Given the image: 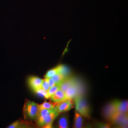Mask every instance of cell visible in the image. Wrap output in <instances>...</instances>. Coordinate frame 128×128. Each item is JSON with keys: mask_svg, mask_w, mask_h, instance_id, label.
I'll use <instances>...</instances> for the list:
<instances>
[{"mask_svg": "<svg viewBox=\"0 0 128 128\" xmlns=\"http://www.w3.org/2000/svg\"><path fill=\"white\" fill-rule=\"evenodd\" d=\"M67 77V76H65L61 73H58L54 76L51 78H52L54 80L56 83V86H59L62 82Z\"/></svg>", "mask_w": 128, "mask_h": 128, "instance_id": "5bb4252c", "label": "cell"}, {"mask_svg": "<svg viewBox=\"0 0 128 128\" xmlns=\"http://www.w3.org/2000/svg\"><path fill=\"white\" fill-rule=\"evenodd\" d=\"M48 82L50 88L53 87V86H56L55 82L52 78H48Z\"/></svg>", "mask_w": 128, "mask_h": 128, "instance_id": "44dd1931", "label": "cell"}, {"mask_svg": "<svg viewBox=\"0 0 128 128\" xmlns=\"http://www.w3.org/2000/svg\"><path fill=\"white\" fill-rule=\"evenodd\" d=\"M60 89L59 86H55L51 88H50L48 91V96L50 98V96L52 94H54L58 90Z\"/></svg>", "mask_w": 128, "mask_h": 128, "instance_id": "e0dca14e", "label": "cell"}, {"mask_svg": "<svg viewBox=\"0 0 128 128\" xmlns=\"http://www.w3.org/2000/svg\"><path fill=\"white\" fill-rule=\"evenodd\" d=\"M44 80L36 76H31L28 78V84L32 90L34 92H36L41 89Z\"/></svg>", "mask_w": 128, "mask_h": 128, "instance_id": "52a82bcc", "label": "cell"}, {"mask_svg": "<svg viewBox=\"0 0 128 128\" xmlns=\"http://www.w3.org/2000/svg\"><path fill=\"white\" fill-rule=\"evenodd\" d=\"M99 127L102 128H108L110 127V125L108 124H100Z\"/></svg>", "mask_w": 128, "mask_h": 128, "instance_id": "7402d4cb", "label": "cell"}, {"mask_svg": "<svg viewBox=\"0 0 128 128\" xmlns=\"http://www.w3.org/2000/svg\"><path fill=\"white\" fill-rule=\"evenodd\" d=\"M24 111L27 116L31 118H36L40 111L38 104L27 100L24 106Z\"/></svg>", "mask_w": 128, "mask_h": 128, "instance_id": "3957f363", "label": "cell"}, {"mask_svg": "<svg viewBox=\"0 0 128 128\" xmlns=\"http://www.w3.org/2000/svg\"><path fill=\"white\" fill-rule=\"evenodd\" d=\"M110 120L113 123L125 128L128 126V113H116Z\"/></svg>", "mask_w": 128, "mask_h": 128, "instance_id": "5b68a950", "label": "cell"}, {"mask_svg": "<svg viewBox=\"0 0 128 128\" xmlns=\"http://www.w3.org/2000/svg\"><path fill=\"white\" fill-rule=\"evenodd\" d=\"M116 101L117 113H128V102L127 101Z\"/></svg>", "mask_w": 128, "mask_h": 128, "instance_id": "8fae6325", "label": "cell"}, {"mask_svg": "<svg viewBox=\"0 0 128 128\" xmlns=\"http://www.w3.org/2000/svg\"><path fill=\"white\" fill-rule=\"evenodd\" d=\"M117 113L116 101L112 102L108 104L104 110L105 116L108 119L110 120Z\"/></svg>", "mask_w": 128, "mask_h": 128, "instance_id": "ba28073f", "label": "cell"}, {"mask_svg": "<svg viewBox=\"0 0 128 128\" xmlns=\"http://www.w3.org/2000/svg\"><path fill=\"white\" fill-rule=\"evenodd\" d=\"M50 100L57 103L62 102L66 99L65 92L61 89H59L50 97Z\"/></svg>", "mask_w": 128, "mask_h": 128, "instance_id": "30bf717a", "label": "cell"}, {"mask_svg": "<svg viewBox=\"0 0 128 128\" xmlns=\"http://www.w3.org/2000/svg\"><path fill=\"white\" fill-rule=\"evenodd\" d=\"M77 82L76 78L69 76L66 77L60 85V89L65 92L69 88L75 84Z\"/></svg>", "mask_w": 128, "mask_h": 128, "instance_id": "9c48e42d", "label": "cell"}, {"mask_svg": "<svg viewBox=\"0 0 128 128\" xmlns=\"http://www.w3.org/2000/svg\"><path fill=\"white\" fill-rule=\"evenodd\" d=\"M82 86L78 82L69 88L65 92L66 99H71L76 96L81 95L82 92Z\"/></svg>", "mask_w": 128, "mask_h": 128, "instance_id": "277c9868", "label": "cell"}, {"mask_svg": "<svg viewBox=\"0 0 128 128\" xmlns=\"http://www.w3.org/2000/svg\"><path fill=\"white\" fill-rule=\"evenodd\" d=\"M74 98L76 110L82 116L86 118H89L90 110L84 98L81 95L76 96Z\"/></svg>", "mask_w": 128, "mask_h": 128, "instance_id": "7a4b0ae2", "label": "cell"}, {"mask_svg": "<svg viewBox=\"0 0 128 128\" xmlns=\"http://www.w3.org/2000/svg\"><path fill=\"white\" fill-rule=\"evenodd\" d=\"M36 92L40 94V95H42V96H44L46 98H49V97L48 96V91L44 90L41 89L37 91Z\"/></svg>", "mask_w": 128, "mask_h": 128, "instance_id": "d6986e66", "label": "cell"}, {"mask_svg": "<svg viewBox=\"0 0 128 128\" xmlns=\"http://www.w3.org/2000/svg\"><path fill=\"white\" fill-rule=\"evenodd\" d=\"M57 103L55 108L60 114L69 111L72 108V102L71 99H66Z\"/></svg>", "mask_w": 128, "mask_h": 128, "instance_id": "8992f818", "label": "cell"}, {"mask_svg": "<svg viewBox=\"0 0 128 128\" xmlns=\"http://www.w3.org/2000/svg\"><path fill=\"white\" fill-rule=\"evenodd\" d=\"M22 124H21V123L19 121H17L12 124L9 127H8V128H20Z\"/></svg>", "mask_w": 128, "mask_h": 128, "instance_id": "ffe728a7", "label": "cell"}, {"mask_svg": "<svg viewBox=\"0 0 128 128\" xmlns=\"http://www.w3.org/2000/svg\"><path fill=\"white\" fill-rule=\"evenodd\" d=\"M63 65H64V64H60L57 66L55 68L49 70L46 73V74L44 76L45 78H51L56 74H58V73H60L61 70H62Z\"/></svg>", "mask_w": 128, "mask_h": 128, "instance_id": "7c38bea8", "label": "cell"}, {"mask_svg": "<svg viewBox=\"0 0 128 128\" xmlns=\"http://www.w3.org/2000/svg\"><path fill=\"white\" fill-rule=\"evenodd\" d=\"M50 88L49 84L48 78H45L43 82L41 89L46 91H48Z\"/></svg>", "mask_w": 128, "mask_h": 128, "instance_id": "ac0fdd59", "label": "cell"}, {"mask_svg": "<svg viewBox=\"0 0 128 128\" xmlns=\"http://www.w3.org/2000/svg\"><path fill=\"white\" fill-rule=\"evenodd\" d=\"M68 122L66 117L64 116L60 118L59 122V127L60 128H68Z\"/></svg>", "mask_w": 128, "mask_h": 128, "instance_id": "2e32d148", "label": "cell"}, {"mask_svg": "<svg viewBox=\"0 0 128 128\" xmlns=\"http://www.w3.org/2000/svg\"><path fill=\"white\" fill-rule=\"evenodd\" d=\"M59 114L55 107L52 109L40 110L36 118L37 124L44 128H52L53 121Z\"/></svg>", "mask_w": 128, "mask_h": 128, "instance_id": "6da1fadb", "label": "cell"}, {"mask_svg": "<svg viewBox=\"0 0 128 128\" xmlns=\"http://www.w3.org/2000/svg\"><path fill=\"white\" fill-rule=\"evenodd\" d=\"M82 115L79 112L76 110L75 112L74 123V127L75 128H81L82 126Z\"/></svg>", "mask_w": 128, "mask_h": 128, "instance_id": "4fadbf2b", "label": "cell"}, {"mask_svg": "<svg viewBox=\"0 0 128 128\" xmlns=\"http://www.w3.org/2000/svg\"><path fill=\"white\" fill-rule=\"evenodd\" d=\"M56 105V104L54 103H50V102H45L42 104L38 105V106H39V109L40 110L45 109H52L53 108L55 107Z\"/></svg>", "mask_w": 128, "mask_h": 128, "instance_id": "9a60e30c", "label": "cell"}]
</instances>
